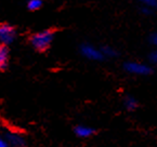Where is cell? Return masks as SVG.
<instances>
[{"mask_svg": "<svg viewBox=\"0 0 157 147\" xmlns=\"http://www.w3.org/2000/svg\"><path fill=\"white\" fill-rule=\"evenodd\" d=\"M54 38L53 32L51 30H42V32H36L30 38V43L36 50L46 51L50 47L51 42Z\"/></svg>", "mask_w": 157, "mask_h": 147, "instance_id": "1", "label": "cell"}, {"mask_svg": "<svg viewBox=\"0 0 157 147\" xmlns=\"http://www.w3.org/2000/svg\"><path fill=\"white\" fill-rule=\"evenodd\" d=\"M5 138H7L10 147H26V138L20 132L12 131V130H6L2 132Z\"/></svg>", "mask_w": 157, "mask_h": 147, "instance_id": "2", "label": "cell"}, {"mask_svg": "<svg viewBox=\"0 0 157 147\" xmlns=\"http://www.w3.org/2000/svg\"><path fill=\"white\" fill-rule=\"evenodd\" d=\"M16 32L11 25L8 24H1L0 25V43L2 44H11L15 40Z\"/></svg>", "mask_w": 157, "mask_h": 147, "instance_id": "3", "label": "cell"}, {"mask_svg": "<svg viewBox=\"0 0 157 147\" xmlns=\"http://www.w3.org/2000/svg\"><path fill=\"white\" fill-rule=\"evenodd\" d=\"M125 69L130 74H134V75H148L151 74L152 69L150 66L142 63H136V62H128L125 64Z\"/></svg>", "mask_w": 157, "mask_h": 147, "instance_id": "4", "label": "cell"}, {"mask_svg": "<svg viewBox=\"0 0 157 147\" xmlns=\"http://www.w3.org/2000/svg\"><path fill=\"white\" fill-rule=\"evenodd\" d=\"M80 52L85 58H89V60H91V61H101V60H103V58H104V55L101 50L95 49L94 47L89 46V44H83V46H81Z\"/></svg>", "mask_w": 157, "mask_h": 147, "instance_id": "5", "label": "cell"}, {"mask_svg": "<svg viewBox=\"0 0 157 147\" xmlns=\"http://www.w3.org/2000/svg\"><path fill=\"white\" fill-rule=\"evenodd\" d=\"M74 132L78 138H88L94 134V129L88 126H75Z\"/></svg>", "mask_w": 157, "mask_h": 147, "instance_id": "6", "label": "cell"}, {"mask_svg": "<svg viewBox=\"0 0 157 147\" xmlns=\"http://www.w3.org/2000/svg\"><path fill=\"white\" fill-rule=\"evenodd\" d=\"M9 63V49L6 44H0V70L8 67Z\"/></svg>", "mask_w": 157, "mask_h": 147, "instance_id": "7", "label": "cell"}, {"mask_svg": "<svg viewBox=\"0 0 157 147\" xmlns=\"http://www.w3.org/2000/svg\"><path fill=\"white\" fill-rule=\"evenodd\" d=\"M124 104H125V107L127 108L128 110H134L136 107H138V102H136V100L132 96L126 97Z\"/></svg>", "mask_w": 157, "mask_h": 147, "instance_id": "8", "label": "cell"}, {"mask_svg": "<svg viewBox=\"0 0 157 147\" xmlns=\"http://www.w3.org/2000/svg\"><path fill=\"white\" fill-rule=\"evenodd\" d=\"M42 6V0H28L27 1V8L32 11L40 9Z\"/></svg>", "mask_w": 157, "mask_h": 147, "instance_id": "9", "label": "cell"}, {"mask_svg": "<svg viewBox=\"0 0 157 147\" xmlns=\"http://www.w3.org/2000/svg\"><path fill=\"white\" fill-rule=\"evenodd\" d=\"M101 51H102V53H103L104 56H107V58H113V56H116V55H117V52H116L113 48H111V47H104Z\"/></svg>", "mask_w": 157, "mask_h": 147, "instance_id": "10", "label": "cell"}, {"mask_svg": "<svg viewBox=\"0 0 157 147\" xmlns=\"http://www.w3.org/2000/svg\"><path fill=\"white\" fill-rule=\"evenodd\" d=\"M141 2L144 3V5L148 8L157 9V0H141Z\"/></svg>", "mask_w": 157, "mask_h": 147, "instance_id": "11", "label": "cell"}, {"mask_svg": "<svg viewBox=\"0 0 157 147\" xmlns=\"http://www.w3.org/2000/svg\"><path fill=\"white\" fill-rule=\"evenodd\" d=\"M0 147H10L9 143H8L7 138L2 134V132H0Z\"/></svg>", "mask_w": 157, "mask_h": 147, "instance_id": "12", "label": "cell"}, {"mask_svg": "<svg viewBox=\"0 0 157 147\" xmlns=\"http://www.w3.org/2000/svg\"><path fill=\"white\" fill-rule=\"evenodd\" d=\"M151 61H152L153 63H155V64H157V52H153L152 54H151Z\"/></svg>", "mask_w": 157, "mask_h": 147, "instance_id": "13", "label": "cell"}, {"mask_svg": "<svg viewBox=\"0 0 157 147\" xmlns=\"http://www.w3.org/2000/svg\"><path fill=\"white\" fill-rule=\"evenodd\" d=\"M151 42H152L154 46L157 47V34L152 35V37H151Z\"/></svg>", "mask_w": 157, "mask_h": 147, "instance_id": "14", "label": "cell"}]
</instances>
